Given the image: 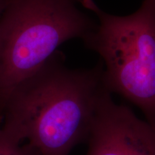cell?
<instances>
[{
	"mask_svg": "<svg viewBox=\"0 0 155 155\" xmlns=\"http://www.w3.org/2000/svg\"><path fill=\"white\" fill-rule=\"evenodd\" d=\"M5 0H0V14L2 12V9L5 7Z\"/></svg>",
	"mask_w": 155,
	"mask_h": 155,
	"instance_id": "cell-6",
	"label": "cell"
},
{
	"mask_svg": "<svg viewBox=\"0 0 155 155\" xmlns=\"http://www.w3.org/2000/svg\"><path fill=\"white\" fill-rule=\"evenodd\" d=\"M0 155H41L29 143L17 141L0 129Z\"/></svg>",
	"mask_w": 155,
	"mask_h": 155,
	"instance_id": "cell-5",
	"label": "cell"
},
{
	"mask_svg": "<svg viewBox=\"0 0 155 155\" xmlns=\"http://www.w3.org/2000/svg\"><path fill=\"white\" fill-rule=\"evenodd\" d=\"M78 0H5L0 14V115L13 90L62 44L83 40L96 23Z\"/></svg>",
	"mask_w": 155,
	"mask_h": 155,
	"instance_id": "cell-2",
	"label": "cell"
},
{
	"mask_svg": "<svg viewBox=\"0 0 155 155\" xmlns=\"http://www.w3.org/2000/svg\"><path fill=\"white\" fill-rule=\"evenodd\" d=\"M107 91L101 60L91 69H71L58 50L13 90L2 111L0 129L41 155H69L88 141Z\"/></svg>",
	"mask_w": 155,
	"mask_h": 155,
	"instance_id": "cell-1",
	"label": "cell"
},
{
	"mask_svg": "<svg viewBox=\"0 0 155 155\" xmlns=\"http://www.w3.org/2000/svg\"><path fill=\"white\" fill-rule=\"evenodd\" d=\"M86 155H155V127L139 119L107 91L89 134Z\"/></svg>",
	"mask_w": 155,
	"mask_h": 155,
	"instance_id": "cell-4",
	"label": "cell"
},
{
	"mask_svg": "<svg viewBox=\"0 0 155 155\" xmlns=\"http://www.w3.org/2000/svg\"><path fill=\"white\" fill-rule=\"evenodd\" d=\"M96 15V28L82 41L99 55L108 91L139 108L155 127V0L132 14H108L94 0H78Z\"/></svg>",
	"mask_w": 155,
	"mask_h": 155,
	"instance_id": "cell-3",
	"label": "cell"
}]
</instances>
